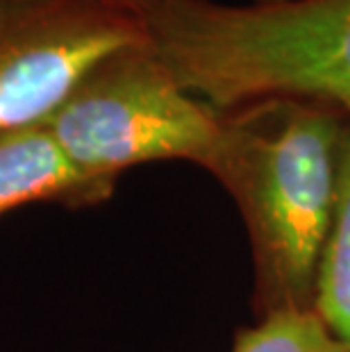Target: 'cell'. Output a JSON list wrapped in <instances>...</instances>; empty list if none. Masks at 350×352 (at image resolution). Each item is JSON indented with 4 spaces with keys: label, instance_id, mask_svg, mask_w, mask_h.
I'll return each mask as SVG.
<instances>
[{
    "label": "cell",
    "instance_id": "9c48e42d",
    "mask_svg": "<svg viewBox=\"0 0 350 352\" xmlns=\"http://www.w3.org/2000/svg\"><path fill=\"white\" fill-rule=\"evenodd\" d=\"M0 3H5V0H0Z\"/></svg>",
    "mask_w": 350,
    "mask_h": 352
},
{
    "label": "cell",
    "instance_id": "5b68a950",
    "mask_svg": "<svg viewBox=\"0 0 350 352\" xmlns=\"http://www.w3.org/2000/svg\"><path fill=\"white\" fill-rule=\"evenodd\" d=\"M111 193L82 173L46 125L0 134V216L32 202L94 207Z\"/></svg>",
    "mask_w": 350,
    "mask_h": 352
},
{
    "label": "cell",
    "instance_id": "277c9868",
    "mask_svg": "<svg viewBox=\"0 0 350 352\" xmlns=\"http://www.w3.org/2000/svg\"><path fill=\"white\" fill-rule=\"evenodd\" d=\"M144 41L137 14L105 0L0 3V134L46 125L102 59Z\"/></svg>",
    "mask_w": 350,
    "mask_h": 352
},
{
    "label": "cell",
    "instance_id": "8992f818",
    "mask_svg": "<svg viewBox=\"0 0 350 352\" xmlns=\"http://www.w3.org/2000/svg\"><path fill=\"white\" fill-rule=\"evenodd\" d=\"M314 311L341 341L350 343V134L339 198L316 277Z\"/></svg>",
    "mask_w": 350,
    "mask_h": 352
},
{
    "label": "cell",
    "instance_id": "7a4b0ae2",
    "mask_svg": "<svg viewBox=\"0 0 350 352\" xmlns=\"http://www.w3.org/2000/svg\"><path fill=\"white\" fill-rule=\"evenodd\" d=\"M135 14L173 78L216 111L285 96L350 116V0H153Z\"/></svg>",
    "mask_w": 350,
    "mask_h": 352
},
{
    "label": "cell",
    "instance_id": "3957f363",
    "mask_svg": "<svg viewBox=\"0 0 350 352\" xmlns=\"http://www.w3.org/2000/svg\"><path fill=\"white\" fill-rule=\"evenodd\" d=\"M219 125L221 111L189 94L148 41L102 59L46 123L82 173L111 189L139 164L203 166Z\"/></svg>",
    "mask_w": 350,
    "mask_h": 352
},
{
    "label": "cell",
    "instance_id": "6da1fadb",
    "mask_svg": "<svg viewBox=\"0 0 350 352\" xmlns=\"http://www.w3.org/2000/svg\"><path fill=\"white\" fill-rule=\"evenodd\" d=\"M348 134L350 116L318 100L278 96L221 111L203 168L248 226L262 316L314 309Z\"/></svg>",
    "mask_w": 350,
    "mask_h": 352
},
{
    "label": "cell",
    "instance_id": "ba28073f",
    "mask_svg": "<svg viewBox=\"0 0 350 352\" xmlns=\"http://www.w3.org/2000/svg\"><path fill=\"white\" fill-rule=\"evenodd\" d=\"M107 5L118 7V10H128V12H137L139 7H144L153 0H105ZM257 5H266V3H282V0H255Z\"/></svg>",
    "mask_w": 350,
    "mask_h": 352
},
{
    "label": "cell",
    "instance_id": "52a82bcc",
    "mask_svg": "<svg viewBox=\"0 0 350 352\" xmlns=\"http://www.w3.org/2000/svg\"><path fill=\"white\" fill-rule=\"evenodd\" d=\"M232 352H350L314 309L273 311L237 334Z\"/></svg>",
    "mask_w": 350,
    "mask_h": 352
}]
</instances>
